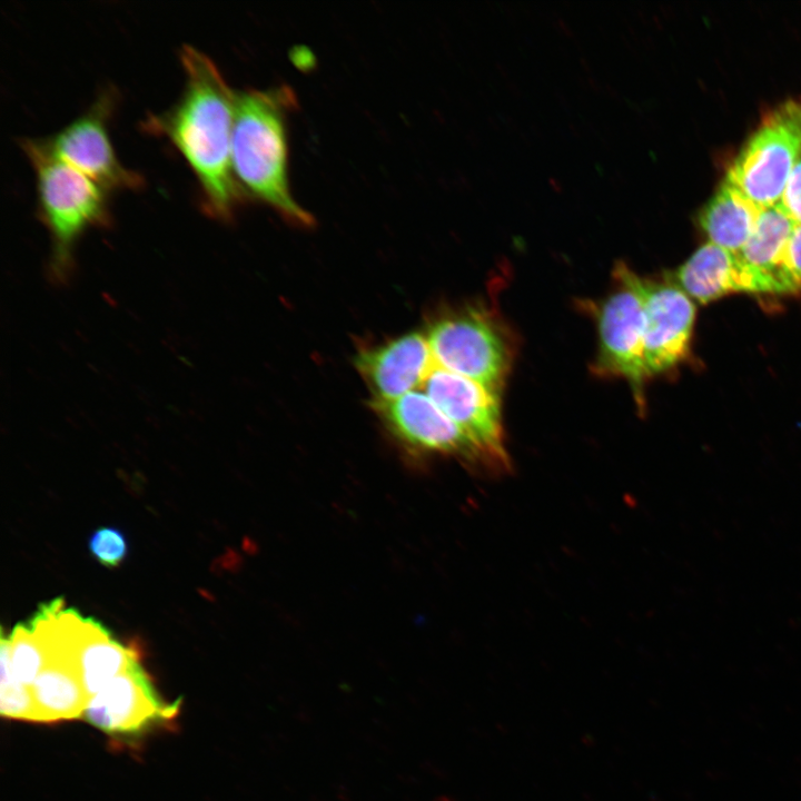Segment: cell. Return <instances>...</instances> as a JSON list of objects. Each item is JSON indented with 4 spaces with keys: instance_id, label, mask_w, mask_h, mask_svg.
I'll return each instance as SVG.
<instances>
[{
    "instance_id": "6da1fadb",
    "label": "cell",
    "mask_w": 801,
    "mask_h": 801,
    "mask_svg": "<svg viewBox=\"0 0 801 801\" xmlns=\"http://www.w3.org/2000/svg\"><path fill=\"white\" fill-rule=\"evenodd\" d=\"M179 56L185 86L178 100L149 115L142 128L167 137L184 156L198 181L204 211L229 220L247 198L231 166L236 91L196 47L181 46Z\"/></svg>"
},
{
    "instance_id": "7a4b0ae2",
    "label": "cell",
    "mask_w": 801,
    "mask_h": 801,
    "mask_svg": "<svg viewBox=\"0 0 801 801\" xmlns=\"http://www.w3.org/2000/svg\"><path fill=\"white\" fill-rule=\"evenodd\" d=\"M295 106V93L286 85L236 91L231 166L247 196L307 227L314 224L313 215L293 198L287 176L286 119Z\"/></svg>"
},
{
    "instance_id": "3957f363",
    "label": "cell",
    "mask_w": 801,
    "mask_h": 801,
    "mask_svg": "<svg viewBox=\"0 0 801 801\" xmlns=\"http://www.w3.org/2000/svg\"><path fill=\"white\" fill-rule=\"evenodd\" d=\"M36 171L38 214L51 238L49 274L63 283L73 268V249L90 227L110 222L107 190L56 157L42 139L20 141Z\"/></svg>"
},
{
    "instance_id": "277c9868",
    "label": "cell",
    "mask_w": 801,
    "mask_h": 801,
    "mask_svg": "<svg viewBox=\"0 0 801 801\" xmlns=\"http://www.w3.org/2000/svg\"><path fill=\"white\" fill-rule=\"evenodd\" d=\"M801 150V97L770 111L731 164L730 182L760 207L780 201Z\"/></svg>"
},
{
    "instance_id": "5b68a950",
    "label": "cell",
    "mask_w": 801,
    "mask_h": 801,
    "mask_svg": "<svg viewBox=\"0 0 801 801\" xmlns=\"http://www.w3.org/2000/svg\"><path fill=\"white\" fill-rule=\"evenodd\" d=\"M613 276L615 289L594 310L599 335L594 373L625 379L642 405L647 379L643 360L642 278L624 263L615 266Z\"/></svg>"
},
{
    "instance_id": "8992f818",
    "label": "cell",
    "mask_w": 801,
    "mask_h": 801,
    "mask_svg": "<svg viewBox=\"0 0 801 801\" xmlns=\"http://www.w3.org/2000/svg\"><path fill=\"white\" fill-rule=\"evenodd\" d=\"M425 336L437 366L498 393L512 348L505 330L487 312L468 309L444 316Z\"/></svg>"
},
{
    "instance_id": "52a82bcc",
    "label": "cell",
    "mask_w": 801,
    "mask_h": 801,
    "mask_svg": "<svg viewBox=\"0 0 801 801\" xmlns=\"http://www.w3.org/2000/svg\"><path fill=\"white\" fill-rule=\"evenodd\" d=\"M113 106L115 92L106 89L82 113L42 141L56 157L105 190L136 189L142 186V176L120 162L109 139L108 118Z\"/></svg>"
},
{
    "instance_id": "ba28073f",
    "label": "cell",
    "mask_w": 801,
    "mask_h": 801,
    "mask_svg": "<svg viewBox=\"0 0 801 801\" xmlns=\"http://www.w3.org/2000/svg\"><path fill=\"white\" fill-rule=\"evenodd\" d=\"M418 389L474 443L491 472L508 469L498 393L435 363Z\"/></svg>"
},
{
    "instance_id": "9c48e42d",
    "label": "cell",
    "mask_w": 801,
    "mask_h": 801,
    "mask_svg": "<svg viewBox=\"0 0 801 801\" xmlns=\"http://www.w3.org/2000/svg\"><path fill=\"white\" fill-rule=\"evenodd\" d=\"M178 701L161 699L140 661L89 698L82 718L116 738H135L156 725L171 721L179 711Z\"/></svg>"
},
{
    "instance_id": "30bf717a",
    "label": "cell",
    "mask_w": 801,
    "mask_h": 801,
    "mask_svg": "<svg viewBox=\"0 0 801 801\" xmlns=\"http://www.w3.org/2000/svg\"><path fill=\"white\" fill-rule=\"evenodd\" d=\"M645 329L643 360L647 378L663 374L689 355L695 320L691 297L670 280L642 278Z\"/></svg>"
},
{
    "instance_id": "8fae6325",
    "label": "cell",
    "mask_w": 801,
    "mask_h": 801,
    "mask_svg": "<svg viewBox=\"0 0 801 801\" xmlns=\"http://www.w3.org/2000/svg\"><path fill=\"white\" fill-rule=\"evenodd\" d=\"M393 434L419 452L449 454L490 469L479 449L421 389L392 400L374 402Z\"/></svg>"
},
{
    "instance_id": "7c38bea8",
    "label": "cell",
    "mask_w": 801,
    "mask_h": 801,
    "mask_svg": "<svg viewBox=\"0 0 801 801\" xmlns=\"http://www.w3.org/2000/svg\"><path fill=\"white\" fill-rule=\"evenodd\" d=\"M62 630L65 646L88 699L140 661L137 649L120 643L100 623L73 610L65 612Z\"/></svg>"
},
{
    "instance_id": "4fadbf2b",
    "label": "cell",
    "mask_w": 801,
    "mask_h": 801,
    "mask_svg": "<svg viewBox=\"0 0 801 801\" xmlns=\"http://www.w3.org/2000/svg\"><path fill=\"white\" fill-rule=\"evenodd\" d=\"M424 334L413 332L356 357L359 373L374 393V402L392 400L421 387L433 366Z\"/></svg>"
},
{
    "instance_id": "5bb4252c",
    "label": "cell",
    "mask_w": 801,
    "mask_h": 801,
    "mask_svg": "<svg viewBox=\"0 0 801 801\" xmlns=\"http://www.w3.org/2000/svg\"><path fill=\"white\" fill-rule=\"evenodd\" d=\"M795 225L780 202L761 209L749 240L736 254L751 275L753 294H797L783 266L787 245Z\"/></svg>"
},
{
    "instance_id": "9a60e30c",
    "label": "cell",
    "mask_w": 801,
    "mask_h": 801,
    "mask_svg": "<svg viewBox=\"0 0 801 801\" xmlns=\"http://www.w3.org/2000/svg\"><path fill=\"white\" fill-rule=\"evenodd\" d=\"M675 278L676 284L701 304L733 293L753 294L752 278L738 255L710 241L679 268Z\"/></svg>"
},
{
    "instance_id": "2e32d148",
    "label": "cell",
    "mask_w": 801,
    "mask_h": 801,
    "mask_svg": "<svg viewBox=\"0 0 801 801\" xmlns=\"http://www.w3.org/2000/svg\"><path fill=\"white\" fill-rule=\"evenodd\" d=\"M762 208L724 178L702 209L699 222L710 243L739 254L749 240Z\"/></svg>"
},
{
    "instance_id": "e0dca14e",
    "label": "cell",
    "mask_w": 801,
    "mask_h": 801,
    "mask_svg": "<svg viewBox=\"0 0 801 801\" xmlns=\"http://www.w3.org/2000/svg\"><path fill=\"white\" fill-rule=\"evenodd\" d=\"M30 690L40 722L82 716L88 701L75 666L59 657H51L48 661Z\"/></svg>"
},
{
    "instance_id": "ac0fdd59",
    "label": "cell",
    "mask_w": 801,
    "mask_h": 801,
    "mask_svg": "<svg viewBox=\"0 0 801 801\" xmlns=\"http://www.w3.org/2000/svg\"><path fill=\"white\" fill-rule=\"evenodd\" d=\"M8 636L12 673L20 683L30 688L48 663L44 642L28 624L16 625Z\"/></svg>"
},
{
    "instance_id": "d6986e66",
    "label": "cell",
    "mask_w": 801,
    "mask_h": 801,
    "mask_svg": "<svg viewBox=\"0 0 801 801\" xmlns=\"http://www.w3.org/2000/svg\"><path fill=\"white\" fill-rule=\"evenodd\" d=\"M10 654L9 636L6 637L4 631H2L0 642L1 715L10 719L40 722L39 712L30 688L20 683L12 673Z\"/></svg>"
},
{
    "instance_id": "ffe728a7",
    "label": "cell",
    "mask_w": 801,
    "mask_h": 801,
    "mask_svg": "<svg viewBox=\"0 0 801 801\" xmlns=\"http://www.w3.org/2000/svg\"><path fill=\"white\" fill-rule=\"evenodd\" d=\"M92 557L101 565L115 568L127 557L128 542L125 534L115 526H101L88 540Z\"/></svg>"
},
{
    "instance_id": "44dd1931",
    "label": "cell",
    "mask_w": 801,
    "mask_h": 801,
    "mask_svg": "<svg viewBox=\"0 0 801 801\" xmlns=\"http://www.w3.org/2000/svg\"><path fill=\"white\" fill-rule=\"evenodd\" d=\"M779 202L797 224H801V150Z\"/></svg>"
},
{
    "instance_id": "7402d4cb",
    "label": "cell",
    "mask_w": 801,
    "mask_h": 801,
    "mask_svg": "<svg viewBox=\"0 0 801 801\" xmlns=\"http://www.w3.org/2000/svg\"><path fill=\"white\" fill-rule=\"evenodd\" d=\"M783 266L797 294H801V224H797L787 245Z\"/></svg>"
}]
</instances>
